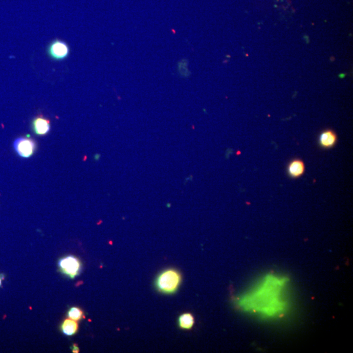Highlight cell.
I'll return each mask as SVG.
<instances>
[{
	"instance_id": "obj_1",
	"label": "cell",
	"mask_w": 353,
	"mask_h": 353,
	"mask_svg": "<svg viewBox=\"0 0 353 353\" xmlns=\"http://www.w3.org/2000/svg\"><path fill=\"white\" fill-rule=\"evenodd\" d=\"M285 279L268 276L251 294L240 298L239 305L245 311H252L266 317H276L283 313L286 304L282 300Z\"/></svg>"
},
{
	"instance_id": "obj_2",
	"label": "cell",
	"mask_w": 353,
	"mask_h": 353,
	"mask_svg": "<svg viewBox=\"0 0 353 353\" xmlns=\"http://www.w3.org/2000/svg\"><path fill=\"white\" fill-rule=\"evenodd\" d=\"M181 273L175 269H167L158 275L155 286L159 292L165 294L176 292L181 284Z\"/></svg>"
},
{
	"instance_id": "obj_3",
	"label": "cell",
	"mask_w": 353,
	"mask_h": 353,
	"mask_svg": "<svg viewBox=\"0 0 353 353\" xmlns=\"http://www.w3.org/2000/svg\"><path fill=\"white\" fill-rule=\"evenodd\" d=\"M58 265L61 272L71 279H74L81 273V261L73 256H68L60 260Z\"/></svg>"
},
{
	"instance_id": "obj_4",
	"label": "cell",
	"mask_w": 353,
	"mask_h": 353,
	"mask_svg": "<svg viewBox=\"0 0 353 353\" xmlns=\"http://www.w3.org/2000/svg\"><path fill=\"white\" fill-rule=\"evenodd\" d=\"M13 148L19 156L28 158L34 154L37 144L36 141L30 137H20L13 142Z\"/></svg>"
},
{
	"instance_id": "obj_5",
	"label": "cell",
	"mask_w": 353,
	"mask_h": 353,
	"mask_svg": "<svg viewBox=\"0 0 353 353\" xmlns=\"http://www.w3.org/2000/svg\"><path fill=\"white\" fill-rule=\"evenodd\" d=\"M48 52L52 59L56 61H63L69 55V48L65 42L56 40L50 44Z\"/></svg>"
},
{
	"instance_id": "obj_6",
	"label": "cell",
	"mask_w": 353,
	"mask_h": 353,
	"mask_svg": "<svg viewBox=\"0 0 353 353\" xmlns=\"http://www.w3.org/2000/svg\"><path fill=\"white\" fill-rule=\"evenodd\" d=\"M33 131L37 135H44L49 132L50 122L42 115L35 117L32 123Z\"/></svg>"
},
{
	"instance_id": "obj_7",
	"label": "cell",
	"mask_w": 353,
	"mask_h": 353,
	"mask_svg": "<svg viewBox=\"0 0 353 353\" xmlns=\"http://www.w3.org/2000/svg\"><path fill=\"white\" fill-rule=\"evenodd\" d=\"M319 141L320 145L323 148H331L337 142V135L332 131L327 130L321 133Z\"/></svg>"
},
{
	"instance_id": "obj_8",
	"label": "cell",
	"mask_w": 353,
	"mask_h": 353,
	"mask_svg": "<svg viewBox=\"0 0 353 353\" xmlns=\"http://www.w3.org/2000/svg\"><path fill=\"white\" fill-rule=\"evenodd\" d=\"M288 174L293 178L300 177L305 172V164L300 160H294L288 164Z\"/></svg>"
},
{
	"instance_id": "obj_9",
	"label": "cell",
	"mask_w": 353,
	"mask_h": 353,
	"mask_svg": "<svg viewBox=\"0 0 353 353\" xmlns=\"http://www.w3.org/2000/svg\"><path fill=\"white\" fill-rule=\"evenodd\" d=\"M79 329L78 323L72 319H66L61 325V331L64 334L67 336H71L77 332Z\"/></svg>"
},
{
	"instance_id": "obj_10",
	"label": "cell",
	"mask_w": 353,
	"mask_h": 353,
	"mask_svg": "<svg viewBox=\"0 0 353 353\" xmlns=\"http://www.w3.org/2000/svg\"><path fill=\"white\" fill-rule=\"evenodd\" d=\"M178 325L181 329L190 330L195 325V318L191 313L182 314L178 319Z\"/></svg>"
},
{
	"instance_id": "obj_11",
	"label": "cell",
	"mask_w": 353,
	"mask_h": 353,
	"mask_svg": "<svg viewBox=\"0 0 353 353\" xmlns=\"http://www.w3.org/2000/svg\"><path fill=\"white\" fill-rule=\"evenodd\" d=\"M67 317L73 321H79L85 319V316L83 310L77 307H72L67 312Z\"/></svg>"
},
{
	"instance_id": "obj_12",
	"label": "cell",
	"mask_w": 353,
	"mask_h": 353,
	"mask_svg": "<svg viewBox=\"0 0 353 353\" xmlns=\"http://www.w3.org/2000/svg\"><path fill=\"white\" fill-rule=\"evenodd\" d=\"M71 350H72L73 353H79V349L78 346H77V345H73V347H71Z\"/></svg>"
},
{
	"instance_id": "obj_13",
	"label": "cell",
	"mask_w": 353,
	"mask_h": 353,
	"mask_svg": "<svg viewBox=\"0 0 353 353\" xmlns=\"http://www.w3.org/2000/svg\"><path fill=\"white\" fill-rule=\"evenodd\" d=\"M3 278H4V277H3V275H0V287H1V282H2Z\"/></svg>"
}]
</instances>
